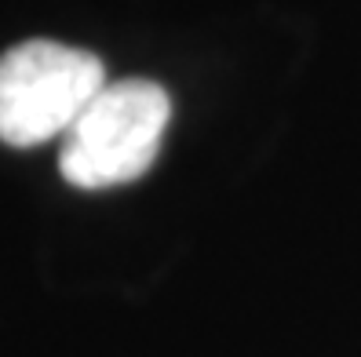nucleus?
I'll return each mask as SVG.
<instances>
[{
  "mask_svg": "<svg viewBox=\"0 0 361 357\" xmlns=\"http://www.w3.org/2000/svg\"><path fill=\"white\" fill-rule=\"evenodd\" d=\"M106 88L92 51L59 40H26L0 55V142L40 146L66 139L88 102Z\"/></svg>",
  "mask_w": 361,
  "mask_h": 357,
  "instance_id": "nucleus-2",
  "label": "nucleus"
},
{
  "mask_svg": "<svg viewBox=\"0 0 361 357\" xmlns=\"http://www.w3.org/2000/svg\"><path fill=\"white\" fill-rule=\"evenodd\" d=\"M172 120V99L154 80H106L62 139L59 168L77 190L135 182L157 161Z\"/></svg>",
  "mask_w": 361,
  "mask_h": 357,
  "instance_id": "nucleus-1",
  "label": "nucleus"
}]
</instances>
